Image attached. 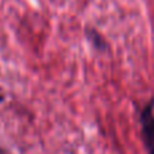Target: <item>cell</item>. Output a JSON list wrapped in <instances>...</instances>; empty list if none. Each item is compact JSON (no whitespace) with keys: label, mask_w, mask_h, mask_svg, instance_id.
<instances>
[{"label":"cell","mask_w":154,"mask_h":154,"mask_svg":"<svg viewBox=\"0 0 154 154\" xmlns=\"http://www.w3.org/2000/svg\"><path fill=\"white\" fill-rule=\"evenodd\" d=\"M141 135L147 154H154V97H152L139 112Z\"/></svg>","instance_id":"1"},{"label":"cell","mask_w":154,"mask_h":154,"mask_svg":"<svg viewBox=\"0 0 154 154\" xmlns=\"http://www.w3.org/2000/svg\"><path fill=\"white\" fill-rule=\"evenodd\" d=\"M85 35H87L88 41L92 43V46L99 51H104L107 49V42L104 41V38L101 37V34H99L96 30L93 29H87L85 31Z\"/></svg>","instance_id":"2"}]
</instances>
